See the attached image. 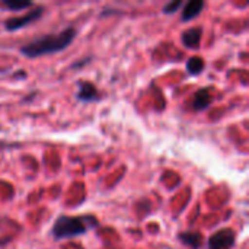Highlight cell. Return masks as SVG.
<instances>
[{"instance_id": "obj_6", "label": "cell", "mask_w": 249, "mask_h": 249, "mask_svg": "<svg viewBox=\"0 0 249 249\" xmlns=\"http://www.w3.org/2000/svg\"><path fill=\"white\" fill-rule=\"evenodd\" d=\"M206 3L203 0H190L184 4V9L181 12V20L182 22H188L193 20L196 18H198L204 9Z\"/></svg>"}, {"instance_id": "obj_7", "label": "cell", "mask_w": 249, "mask_h": 249, "mask_svg": "<svg viewBox=\"0 0 249 249\" xmlns=\"http://www.w3.org/2000/svg\"><path fill=\"white\" fill-rule=\"evenodd\" d=\"M201 38H203V29L200 26H193L182 32L181 42L187 48H198L201 44Z\"/></svg>"}, {"instance_id": "obj_13", "label": "cell", "mask_w": 249, "mask_h": 249, "mask_svg": "<svg viewBox=\"0 0 249 249\" xmlns=\"http://www.w3.org/2000/svg\"><path fill=\"white\" fill-rule=\"evenodd\" d=\"M1 146H3V144H1V142H0V149H1Z\"/></svg>"}, {"instance_id": "obj_10", "label": "cell", "mask_w": 249, "mask_h": 249, "mask_svg": "<svg viewBox=\"0 0 249 249\" xmlns=\"http://www.w3.org/2000/svg\"><path fill=\"white\" fill-rule=\"evenodd\" d=\"M204 67H206V63L201 57L196 55V57L188 58V61H187V71L191 76H198L200 73H203Z\"/></svg>"}, {"instance_id": "obj_3", "label": "cell", "mask_w": 249, "mask_h": 249, "mask_svg": "<svg viewBox=\"0 0 249 249\" xmlns=\"http://www.w3.org/2000/svg\"><path fill=\"white\" fill-rule=\"evenodd\" d=\"M45 12V7L44 6H38L32 10H29L28 13L22 15V16H13V18H9L4 20V28L6 31L9 32H15V31H19V29H23L26 28L28 25L34 23L35 20H38L39 18H42Z\"/></svg>"}, {"instance_id": "obj_12", "label": "cell", "mask_w": 249, "mask_h": 249, "mask_svg": "<svg viewBox=\"0 0 249 249\" xmlns=\"http://www.w3.org/2000/svg\"><path fill=\"white\" fill-rule=\"evenodd\" d=\"M182 4H184V3H182V0L171 1V3H168V4H165V6H163V13H165V15H172V13L178 12V9H179Z\"/></svg>"}, {"instance_id": "obj_8", "label": "cell", "mask_w": 249, "mask_h": 249, "mask_svg": "<svg viewBox=\"0 0 249 249\" xmlns=\"http://www.w3.org/2000/svg\"><path fill=\"white\" fill-rule=\"evenodd\" d=\"M212 102H213L212 89L210 88H204V89H200V90H197L194 93L193 102H191V108L194 111H203V109L209 108Z\"/></svg>"}, {"instance_id": "obj_4", "label": "cell", "mask_w": 249, "mask_h": 249, "mask_svg": "<svg viewBox=\"0 0 249 249\" xmlns=\"http://www.w3.org/2000/svg\"><path fill=\"white\" fill-rule=\"evenodd\" d=\"M236 242V233L231 228H223L214 232L209 241L207 249H233Z\"/></svg>"}, {"instance_id": "obj_11", "label": "cell", "mask_w": 249, "mask_h": 249, "mask_svg": "<svg viewBox=\"0 0 249 249\" xmlns=\"http://www.w3.org/2000/svg\"><path fill=\"white\" fill-rule=\"evenodd\" d=\"M4 7L10 9V10H15V12H19V10H23V9H29L32 7V3L31 1H23V3H16V1H10V0H6L3 1Z\"/></svg>"}, {"instance_id": "obj_1", "label": "cell", "mask_w": 249, "mask_h": 249, "mask_svg": "<svg viewBox=\"0 0 249 249\" xmlns=\"http://www.w3.org/2000/svg\"><path fill=\"white\" fill-rule=\"evenodd\" d=\"M77 31L73 26H69L57 34H47L42 36H38L28 44H23L20 47V54L26 58H38L48 54H57L64 51L76 38Z\"/></svg>"}, {"instance_id": "obj_2", "label": "cell", "mask_w": 249, "mask_h": 249, "mask_svg": "<svg viewBox=\"0 0 249 249\" xmlns=\"http://www.w3.org/2000/svg\"><path fill=\"white\" fill-rule=\"evenodd\" d=\"M98 226H99V222L92 214H85V216L61 214L55 219L53 229H51V235L55 241L71 239V238L82 236L86 232L96 229Z\"/></svg>"}, {"instance_id": "obj_5", "label": "cell", "mask_w": 249, "mask_h": 249, "mask_svg": "<svg viewBox=\"0 0 249 249\" xmlns=\"http://www.w3.org/2000/svg\"><path fill=\"white\" fill-rule=\"evenodd\" d=\"M76 99L80 101V102H85V104H90V102H98L101 101V95H99V90L98 88L92 83V82H88V80H77L76 82Z\"/></svg>"}, {"instance_id": "obj_9", "label": "cell", "mask_w": 249, "mask_h": 249, "mask_svg": "<svg viewBox=\"0 0 249 249\" xmlns=\"http://www.w3.org/2000/svg\"><path fill=\"white\" fill-rule=\"evenodd\" d=\"M178 239L190 249H201L204 245V236L200 232H182L178 235Z\"/></svg>"}]
</instances>
